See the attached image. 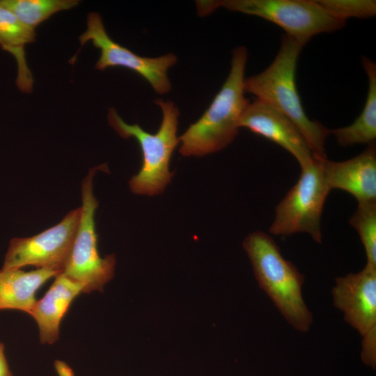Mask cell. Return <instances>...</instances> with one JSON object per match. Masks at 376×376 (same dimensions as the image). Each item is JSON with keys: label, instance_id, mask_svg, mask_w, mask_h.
<instances>
[{"label": "cell", "instance_id": "cell-17", "mask_svg": "<svg viewBox=\"0 0 376 376\" xmlns=\"http://www.w3.org/2000/svg\"><path fill=\"white\" fill-rule=\"evenodd\" d=\"M79 3L77 0H0L1 6L33 31L54 14L71 9Z\"/></svg>", "mask_w": 376, "mask_h": 376}, {"label": "cell", "instance_id": "cell-2", "mask_svg": "<svg viewBox=\"0 0 376 376\" xmlns=\"http://www.w3.org/2000/svg\"><path fill=\"white\" fill-rule=\"evenodd\" d=\"M247 57L246 47L233 49L230 72L221 89L200 118L179 136L182 155L202 157L233 141L240 117L250 102L244 88Z\"/></svg>", "mask_w": 376, "mask_h": 376}, {"label": "cell", "instance_id": "cell-10", "mask_svg": "<svg viewBox=\"0 0 376 376\" xmlns=\"http://www.w3.org/2000/svg\"><path fill=\"white\" fill-rule=\"evenodd\" d=\"M331 295L335 307L362 338H376V267L366 265L357 273L335 279Z\"/></svg>", "mask_w": 376, "mask_h": 376}, {"label": "cell", "instance_id": "cell-4", "mask_svg": "<svg viewBox=\"0 0 376 376\" xmlns=\"http://www.w3.org/2000/svg\"><path fill=\"white\" fill-rule=\"evenodd\" d=\"M155 103L162 112L161 125L155 134L146 132L137 124L125 123L113 108L108 112L110 126L123 138H134L141 147V169L129 182L132 191L136 194H162L174 174L169 170V164L175 148L180 143L177 136L179 109L169 100L156 99Z\"/></svg>", "mask_w": 376, "mask_h": 376}, {"label": "cell", "instance_id": "cell-3", "mask_svg": "<svg viewBox=\"0 0 376 376\" xmlns=\"http://www.w3.org/2000/svg\"><path fill=\"white\" fill-rule=\"evenodd\" d=\"M243 248L259 287L287 322L299 332H307L313 316L303 298L304 276L281 254L274 240L263 231L249 234Z\"/></svg>", "mask_w": 376, "mask_h": 376}, {"label": "cell", "instance_id": "cell-7", "mask_svg": "<svg viewBox=\"0 0 376 376\" xmlns=\"http://www.w3.org/2000/svg\"><path fill=\"white\" fill-rule=\"evenodd\" d=\"M97 170H107L106 164L91 169L81 185V217L75 240L61 272L67 277L84 285L83 293L102 291L105 284L113 276L116 257L104 258L97 249L95 213L98 202L94 196L93 179Z\"/></svg>", "mask_w": 376, "mask_h": 376}, {"label": "cell", "instance_id": "cell-15", "mask_svg": "<svg viewBox=\"0 0 376 376\" xmlns=\"http://www.w3.org/2000/svg\"><path fill=\"white\" fill-rule=\"evenodd\" d=\"M36 33L26 27L8 9L0 4V46L11 54L17 64L16 84L23 93H31L33 79L27 65L26 45L35 40Z\"/></svg>", "mask_w": 376, "mask_h": 376}, {"label": "cell", "instance_id": "cell-13", "mask_svg": "<svg viewBox=\"0 0 376 376\" xmlns=\"http://www.w3.org/2000/svg\"><path fill=\"white\" fill-rule=\"evenodd\" d=\"M53 284L40 300L36 301L31 315L39 328L42 344H53L59 338L60 323L73 299L83 292L84 285L62 272L55 276Z\"/></svg>", "mask_w": 376, "mask_h": 376}, {"label": "cell", "instance_id": "cell-16", "mask_svg": "<svg viewBox=\"0 0 376 376\" xmlns=\"http://www.w3.org/2000/svg\"><path fill=\"white\" fill-rule=\"evenodd\" d=\"M361 63L368 81V93L363 109L350 125L330 130L337 143L343 147L355 144L370 145L376 139V65L363 56Z\"/></svg>", "mask_w": 376, "mask_h": 376}, {"label": "cell", "instance_id": "cell-12", "mask_svg": "<svg viewBox=\"0 0 376 376\" xmlns=\"http://www.w3.org/2000/svg\"><path fill=\"white\" fill-rule=\"evenodd\" d=\"M322 167L330 190L341 189L359 203L376 201L375 143L358 155L342 162L322 159Z\"/></svg>", "mask_w": 376, "mask_h": 376}, {"label": "cell", "instance_id": "cell-20", "mask_svg": "<svg viewBox=\"0 0 376 376\" xmlns=\"http://www.w3.org/2000/svg\"><path fill=\"white\" fill-rule=\"evenodd\" d=\"M0 376H13L4 354V345L0 342Z\"/></svg>", "mask_w": 376, "mask_h": 376}, {"label": "cell", "instance_id": "cell-6", "mask_svg": "<svg viewBox=\"0 0 376 376\" xmlns=\"http://www.w3.org/2000/svg\"><path fill=\"white\" fill-rule=\"evenodd\" d=\"M323 158L313 156L309 164L301 167L297 182L276 207L270 233L288 236L305 233L322 243L320 220L331 191L324 177Z\"/></svg>", "mask_w": 376, "mask_h": 376}, {"label": "cell", "instance_id": "cell-1", "mask_svg": "<svg viewBox=\"0 0 376 376\" xmlns=\"http://www.w3.org/2000/svg\"><path fill=\"white\" fill-rule=\"evenodd\" d=\"M302 47L284 35L272 63L260 73L244 79L245 93L290 119L304 136L313 156L326 157L325 143L330 130L311 120L303 107L296 85V68Z\"/></svg>", "mask_w": 376, "mask_h": 376}, {"label": "cell", "instance_id": "cell-18", "mask_svg": "<svg viewBox=\"0 0 376 376\" xmlns=\"http://www.w3.org/2000/svg\"><path fill=\"white\" fill-rule=\"evenodd\" d=\"M349 223L363 245L366 265L376 267V201L359 203Z\"/></svg>", "mask_w": 376, "mask_h": 376}, {"label": "cell", "instance_id": "cell-14", "mask_svg": "<svg viewBox=\"0 0 376 376\" xmlns=\"http://www.w3.org/2000/svg\"><path fill=\"white\" fill-rule=\"evenodd\" d=\"M59 272L39 268L0 270V310L15 309L30 314L36 302L37 290Z\"/></svg>", "mask_w": 376, "mask_h": 376}, {"label": "cell", "instance_id": "cell-11", "mask_svg": "<svg viewBox=\"0 0 376 376\" xmlns=\"http://www.w3.org/2000/svg\"><path fill=\"white\" fill-rule=\"evenodd\" d=\"M239 127H246L280 146L297 159L300 167L313 159V153L295 124L278 110L258 100L249 103L240 117Z\"/></svg>", "mask_w": 376, "mask_h": 376}, {"label": "cell", "instance_id": "cell-9", "mask_svg": "<svg viewBox=\"0 0 376 376\" xmlns=\"http://www.w3.org/2000/svg\"><path fill=\"white\" fill-rule=\"evenodd\" d=\"M88 41L101 52L96 69L104 70L109 67H123L144 78L157 93L163 95L170 91L171 84L167 72L178 61L174 54L168 53L155 58L139 56L109 37L100 15L97 13L88 15L86 30L79 36L81 46Z\"/></svg>", "mask_w": 376, "mask_h": 376}, {"label": "cell", "instance_id": "cell-5", "mask_svg": "<svg viewBox=\"0 0 376 376\" xmlns=\"http://www.w3.org/2000/svg\"><path fill=\"white\" fill-rule=\"evenodd\" d=\"M219 7L261 17L281 27L285 35L302 47L315 35L341 29L343 21L330 15L317 1L312 0H222L198 1L201 16Z\"/></svg>", "mask_w": 376, "mask_h": 376}, {"label": "cell", "instance_id": "cell-8", "mask_svg": "<svg viewBox=\"0 0 376 376\" xmlns=\"http://www.w3.org/2000/svg\"><path fill=\"white\" fill-rule=\"evenodd\" d=\"M81 217V207L62 221L30 237H15L9 244L1 270L27 265L61 272L70 254Z\"/></svg>", "mask_w": 376, "mask_h": 376}, {"label": "cell", "instance_id": "cell-19", "mask_svg": "<svg viewBox=\"0 0 376 376\" xmlns=\"http://www.w3.org/2000/svg\"><path fill=\"white\" fill-rule=\"evenodd\" d=\"M317 2L336 19L368 18L376 15L375 0H318Z\"/></svg>", "mask_w": 376, "mask_h": 376}, {"label": "cell", "instance_id": "cell-21", "mask_svg": "<svg viewBox=\"0 0 376 376\" xmlns=\"http://www.w3.org/2000/svg\"><path fill=\"white\" fill-rule=\"evenodd\" d=\"M54 366L58 376H75L71 368L63 361H56Z\"/></svg>", "mask_w": 376, "mask_h": 376}]
</instances>
